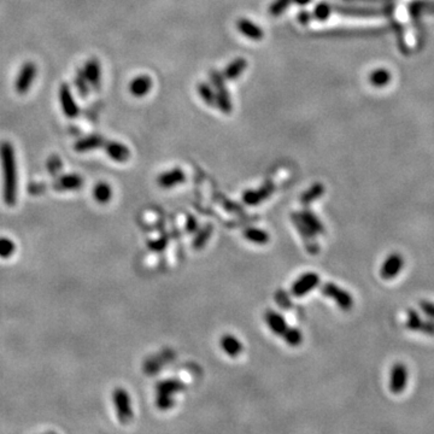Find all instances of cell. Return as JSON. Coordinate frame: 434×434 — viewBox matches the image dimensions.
Returning a JSON list of instances; mask_svg holds the SVG:
<instances>
[{
    "label": "cell",
    "instance_id": "cell-1",
    "mask_svg": "<svg viewBox=\"0 0 434 434\" xmlns=\"http://www.w3.org/2000/svg\"><path fill=\"white\" fill-rule=\"evenodd\" d=\"M0 162L2 170V198L8 206H14L17 200V166L12 144L0 142Z\"/></svg>",
    "mask_w": 434,
    "mask_h": 434
},
{
    "label": "cell",
    "instance_id": "cell-2",
    "mask_svg": "<svg viewBox=\"0 0 434 434\" xmlns=\"http://www.w3.org/2000/svg\"><path fill=\"white\" fill-rule=\"evenodd\" d=\"M210 80L214 88H215L217 106L220 108L222 112L230 114L233 111V102H232L230 93L226 88L224 75L217 70H210Z\"/></svg>",
    "mask_w": 434,
    "mask_h": 434
},
{
    "label": "cell",
    "instance_id": "cell-3",
    "mask_svg": "<svg viewBox=\"0 0 434 434\" xmlns=\"http://www.w3.org/2000/svg\"><path fill=\"white\" fill-rule=\"evenodd\" d=\"M112 400L115 404L117 418L123 424H127L133 418V410H132V402L129 394L124 388H116L112 394Z\"/></svg>",
    "mask_w": 434,
    "mask_h": 434
},
{
    "label": "cell",
    "instance_id": "cell-4",
    "mask_svg": "<svg viewBox=\"0 0 434 434\" xmlns=\"http://www.w3.org/2000/svg\"><path fill=\"white\" fill-rule=\"evenodd\" d=\"M321 292L326 297L333 298V300L340 306V309L344 312H350L354 306V298L348 291L342 290V287L336 286L333 282H327L321 287Z\"/></svg>",
    "mask_w": 434,
    "mask_h": 434
},
{
    "label": "cell",
    "instance_id": "cell-5",
    "mask_svg": "<svg viewBox=\"0 0 434 434\" xmlns=\"http://www.w3.org/2000/svg\"><path fill=\"white\" fill-rule=\"evenodd\" d=\"M38 68L33 62H26L17 75L16 82H14V90L18 94H26L30 90L32 84L36 76Z\"/></svg>",
    "mask_w": 434,
    "mask_h": 434
},
{
    "label": "cell",
    "instance_id": "cell-6",
    "mask_svg": "<svg viewBox=\"0 0 434 434\" xmlns=\"http://www.w3.org/2000/svg\"><path fill=\"white\" fill-rule=\"evenodd\" d=\"M320 284V276L316 272H310L302 275L300 278L293 284L292 294L296 297H303L306 293L312 292Z\"/></svg>",
    "mask_w": 434,
    "mask_h": 434
},
{
    "label": "cell",
    "instance_id": "cell-7",
    "mask_svg": "<svg viewBox=\"0 0 434 434\" xmlns=\"http://www.w3.org/2000/svg\"><path fill=\"white\" fill-rule=\"evenodd\" d=\"M60 100L62 108H63V112L66 114V117H69V118H76V117L78 116L80 108H78V105L76 104L74 96H72L69 84H62V86L60 87Z\"/></svg>",
    "mask_w": 434,
    "mask_h": 434
},
{
    "label": "cell",
    "instance_id": "cell-8",
    "mask_svg": "<svg viewBox=\"0 0 434 434\" xmlns=\"http://www.w3.org/2000/svg\"><path fill=\"white\" fill-rule=\"evenodd\" d=\"M275 186L272 182H266L263 184L262 187H260V188L257 190H245V193L242 194V200H244L245 204L251 205V206H254V205L260 204L262 202H264L266 199H268L270 196L272 194V192H274Z\"/></svg>",
    "mask_w": 434,
    "mask_h": 434
},
{
    "label": "cell",
    "instance_id": "cell-9",
    "mask_svg": "<svg viewBox=\"0 0 434 434\" xmlns=\"http://www.w3.org/2000/svg\"><path fill=\"white\" fill-rule=\"evenodd\" d=\"M403 264L404 260L400 254H390L385 260V262H384L382 266H381V278H385V280H391V278L397 276L400 272L402 268H403Z\"/></svg>",
    "mask_w": 434,
    "mask_h": 434
},
{
    "label": "cell",
    "instance_id": "cell-10",
    "mask_svg": "<svg viewBox=\"0 0 434 434\" xmlns=\"http://www.w3.org/2000/svg\"><path fill=\"white\" fill-rule=\"evenodd\" d=\"M408 382V369L403 363H396L391 372L390 390L394 394H400L404 391Z\"/></svg>",
    "mask_w": 434,
    "mask_h": 434
},
{
    "label": "cell",
    "instance_id": "cell-11",
    "mask_svg": "<svg viewBox=\"0 0 434 434\" xmlns=\"http://www.w3.org/2000/svg\"><path fill=\"white\" fill-rule=\"evenodd\" d=\"M84 186V178L78 174H66L58 176L52 184V188L58 192L80 190Z\"/></svg>",
    "mask_w": 434,
    "mask_h": 434
},
{
    "label": "cell",
    "instance_id": "cell-12",
    "mask_svg": "<svg viewBox=\"0 0 434 434\" xmlns=\"http://www.w3.org/2000/svg\"><path fill=\"white\" fill-rule=\"evenodd\" d=\"M105 152L111 160H116V162L124 163L130 158V151L126 145L122 142H115V140H105L104 146Z\"/></svg>",
    "mask_w": 434,
    "mask_h": 434
},
{
    "label": "cell",
    "instance_id": "cell-13",
    "mask_svg": "<svg viewBox=\"0 0 434 434\" xmlns=\"http://www.w3.org/2000/svg\"><path fill=\"white\" fill-rule=\"evenodd\" d=\"M84 72L90 86L94 90H99L102 84V68L96 58H90L84 63Z\"/></svg>",
    "mask_w": 434,
    "mask_h": 434
},
{
    "label": "cell",
    "instance_id": "cell-14",
    "mask_svg": "<svg viewBox=\"0 0 434 434\" xmlns=\"http://www.w3.org/2000/svg\"><path fill=\"white\" fill-rule=\"evenodd\" d=\"M184 180H186V174H184V170L180 168H174L168 170V172H162L157 178V184L160 188L166 190L182 184Z\"/></svg>",
    "mask_w": 434,
    "mask_h": 434
},
{
    "label": "cell",
    "instance_id": "cell-15",
    "mask_svg": "<svg viewBox=\"0 0 434 434\" xmlns=\"http://www.w3.org/2000/svg\"><path fill=\"white\" fill-rule=\"evenodd\" d=\"M236 28L242 35L254 41H260L264 36L263 29L248 18H240L236 22Z\"/></svg>",
    "mask_w": 434,
    "mask_h": 434
},
{
    "label": "cell",
    "instance_id": "cell-16",
    "mask_svg": "<svg viewBox=\"0 0 434 434\" xmlns=\"http://www.w3.org/2000/svg\"><path fill=\"white\" fill-rule=\"evenodd\" d=\"M406 327L412 330H418V332L426 334H434V322L422 321L420 315L414 310H409V312H408Z\"/></svg>",
    "mask_w": 434,
    "mask_h": 434
},
{
    "label": "cell",
    "instance_id": "cell-17",
    "mask_svg": "<svg viewBox=\"0 0 434 434\" xmlns=\"http://www.w3.org/2000/svg\"><path fill=\"white\" fill-rule=\"evenodd\" d=\"M152 88V80L148 75H139L129 84V92L136 98H142Z\"/></svg>",
    "mask_w": 434,
    "mask_h": 434
},
{
    "label": "cell",
    "instance_id": "cell-18",
    "mask_svg": "<svg viewBox=\"0 0 434 434\" xmlns=\"http://www.w3.org/2000/svg\"><path fill=\"white\" fill-rule=\"evenodd\" d=\"M104 142H105V139L100 136V134H92V136H84L82 138V139L78 140L75 144L74 148L75 151L80 152V154H84V152L92 151V150L102 148V146H104Z\"/></svg>",
    "mask_w": 434,
    "mask_h": 434
},
{
    "label": "cell",
    "instance_id": "cell-19",
    "mask_svg": "<svg viewBox=\"0 0 434 434\" xmlns=\"http://www.w3.org/2000/svg\"><path fill=\"white\" fill-rule=\"evenodd\" d=\"M220 346L222 350L224 351L228 356L238 357L242 352V344L236 336H232V334H224L220 339Z\"/></svg>",
    "mask_w": 434,
    "mask_h": 434
},
{
    "label": "cell",
    "instance_id": "cell-20",
    "mask_svg": "<svg viewBox=\"0 0 434 434\" xmlns=\"http://www.w3.org/2000/svg\"><path fill=\"white\" fill-rule=\"evenodd\" d=\"M264 318L266 324H268V327L270 328L272 332L276 334V336H282V334L286 332L287 328H288V326H287L284 316L280 315V314L276 312L268 310V312H266Z\"/></svg>",
    "mask_w": 434,
    "mask_h": 434
},
{
    "label": "cell",
    "instance_id": "cell-21",
    "mask_svg": "<svg viewBox=\"0 0 434 434\" xmlns=\"http://www.w3.org/2000/svg\"><path fill=\"white\" fill-rule=\"evenodd\" d=\"M246 68H248V62H246L245 58H236V60H234L232 63L228 64L227 68L224 69V78L226 80L230 81L236 80V78L245 72Z\"/></svg>",
    "mask_w": 434,
    "mask_h": 434
},
{
    "label": "cell",
    "instance_id": "cell-22",
    "mask_svg": "<svg viewBox=\"0 0 434 434\" xmlns=\"http://www.w3.org/2000/svg\"><path fill=\"white\" fill-rule=\"evenodd\" d=\"M299 217L304 221L308 227L312 230L315 234H324V227L321 224V221L318 218V216L315 214H312L310 210H303L302 212L298 214Z\"/></svg>",
    "mask_w": 434,
    "mask_h": 434
},
{
    "label": "cell",
    "instance_id": "cell-23",
    "mask_svg": "<svg viewBox=\"0 0 434 434\" xmlns=\"http://www.w3.org/2000/svg\"><path fill=\"white\" fill-rule=\"evenodd\" d=\"M156 390H157V394L172 396L176 394V392H180L182 391V390H184V385L178 380H163L157 384Z\"/></svg>",
    "mask_w": 434,
    "mask_h": 434
},
{
    "label": "cell",
    "instance_id": "cell-24",
    "mask_svg": "<svg viewBox=\"0 0 434 434\" xmlns=\"http://www.w3.org/2000/svg\"><path fill=\"white\" fill-rule=\"evenodd\" d=\"M244 236L248 242L257 245H266L269 242V234L266 230H260V228H248V230H244Z\"/></svg>",
    "mask_w": 434,
    "mask_h": 434
},
{
    "label": "cell",
    "instance_id": "cell-25",
    "mask_svg": "<svg viewBox=\"0 0 434 434\" xmlns=\"http://www.w3.org/2000/svg\"><path fill=\"white\" fill-rule=\"evenodd\" d=\"M93 197L98 203L106 204L112 197V190L106 182H98L93 188Z\"/></svg>",
    "mask_w": 434,
    "mask_h": 434
},
{
    "label": "cell",
    "instance_id": "cell-26",
    "mask_svg": "<svg viewBox=\"0 0 434 434\" xmlns=\"http://www.w3.org/2000/svg\"><path fill=\"white\" fill-rule=\"evenodd\" d=\"M197 90H198L199 96H200V98L203 99V100L206 102V104L209 105L210 108L217 106L215 90H214L209 84H206V82H199Z\"/></svg>",
    "mask_w": 434,
    "mask_h": 434
},
{
    "label": "cell",
    "instance_id": "cell-27",
    "mask_svg": "<svg viewBox=\"0 0 434 434\" xmlns=\"http://www.w3.org/2000/svg\"><path fill=\"white\" fill-rule=\"evenodd\" d=\"M324 193V187L322 184H312V187H310L309 190H306V192L302 194L300 197V202L303 204H309L312 203V202L316 200V199H318L320 197H322V194Z\"/></svg>",
    "mask_w": 434,
    "mask_h": 434
},
{
    "label": "cell",
    "instance_id": "cell-28",
    "mask_svg": "<svg viewBox=\"0 0 434 434\" xmlns=\"http://www.w3.org/2000/svg\"><path fill=\"white\" fill-rule=\"evenodd\" d=\"M75 86L78 88V93L82 98H87L90 94V84L87 81L86 76H84V69H78L76 70V76H75Z\"/></svg>",
    "mask_w": 434,
    "mask_h": 434
},
{
    "label": "cell",
    "instance_id": "cell-29",
    "mask_svg": "<svg viewBox=\"0 0 434 434\" xmlns=\"http://www.w3.org/2000/svg\"><path fill=\"white\" fill-rule=\"evenodd\" d=\"M390 80H391V74H390L388 70H385V69L374 70V72L370 74V78H369L370 84L375 87L385 86V84H388Z\"/></svg>",
    "mask_w": 434,
    "mask_h": 434
},
{
    "label": "cell",
    "instance_id": "cell-30",
    "mask_svg": "<svg viewBox=\"0 0 434 434\" xmlns=\"http://www.w3.org/2000/svg\"><path fill=\"white\" fill-rule=\"evenodd\" d=\"M333 12V8L330 6L327 2H320L318 5H316L314 8L312 17L316 20H328V17L330 16Z\"/></svg>",
    "mask_w": 434,
    "mask_h": 434
},
{
    "label": "cell",
    "instance_id": "cell-31",
    "mask_svg": "<svg viewBox=\"0 0 434 434\" xmlns=\"http://www.w3.org/2000/svg\"><path fill=\"white\" fill-rule=\"evenodd\" d=\"M284 339L288 345L291 346H298L302 344L303 342V334L297 328H287L286 332L282 334Z\"/></svg>",
    "mask_w": 434,
    "mask_h": 434
},
{
    "label": "cell",
    "instance_id": "cell-32",
    "mask_svg": "<svg viewBox=\"0 0 434 434\" xmlns=\"http://www.w3.org/2000/svg\"><path fill=\"white\" fill-rule=\"evenodd\" d=\"M16 245L11 239L5 236H0V257L8 258L14 254Z\"/></svg>",
    "mask_w": 434,
    "mask_h": 434
},
{
    "label": "cell",
    "instance_id": "cell-33",
    "mask_svg": "<svg viewBox=\"0 0 434 434\" xmlns=\"http://www.w3.org/2000/svg\"><path fill=\"white\" fill-rule=\"evenodd\" d=\"M292 4V0H274L272 2L270 6H269L268 12L272 16L278 17L280 14H282L287 10V8Z\"/></svg>",
    "mask_w": 434,
    "mask_h": 434
},
{
    "label": "cell",
    "instance_id": "cell-34",
    "mask_svg": "<svg viewBox=\"0 0 434 434\" xmlns=\"http://www.w3.org/2000/svg\"><path fill=\"white\" fill-rule=\"evenodd\" d=\"M211 232H212V227H211V226H206L204 230L199 232L197 236H196L194 240H193V248L199 250V248L205 246L206 242L209 240V238L211 236Z\"/></svg>",
    "mask_w": 434,
    "mask_h": 434
},
{
    "label": "cell",
    "instance_id": "cell-35",
    "mask_svg": "<svg viewBox=\"0 0 434 434\" xmlns=\"http://www.w3.org/2000/svg\"><path fill=\"white\" fill-rule=\"evenodd\" d=\"M46 168H48V172L52 176H57L60 172L62 168H63V164H62L60 158L57 154H52L51 157L48 160V164H46Z\"/></svg>",
    "mask_w": 434,
    "mask_h": 434
},
{
    "label": "cell",
    "instance_id": "cell-36",
    "mask_svg": "<svg viewBox=\"0 0 434 434\" xmlns=\"http://www.w3.org/2000/svg\"><path fill=\"white\" fill-rule=\"evenodd\" d=\"M174 398L172 394H157V400L156 404L158 409L160 410H168L170 408L174 406Z\"/></svg>",
    "mask_w": 434,
    "mask_h": 434
},
{
    "label": "cell",
    "instance_id": "cell-37",
    "mask_svg": "<svg viewBox=\"0 0 434 434\" xmlns=\"http://www.w3.org/2000/svg\"><path fill=\"white\" fill-rule=\"evenodd\" d=\"M46 186L42 182H32L28 186V192L33 196H39L45 192Z\"/></svg>",
    "mask_w": 434,
    "mask_h": 434
},
{
    "label": "cell",
    "instance_id": "cell-38",
    "mask_svg": "<svg viewBox=\"0 0 434 434\" xmlns=\"http://www.w3.org/2000/svg\"><path fill=\"white\" fill-rule=\"evenodd\" d=\"M166 242H166V238H160V239H158V240L150 242L148 248L154 251H160V250H163L164 248H166Z\"/></svg>",
    "mask_w": 434,
    "mask_h": 434
},
{
    "label": "cell",
    "instance_id": "cell-39",
    "mask_svg": "<svg viewBox=\"0 0 434 434\" xmlns=\"http://www.w3.org/2000/svg\"><path fill=\"white\" fill-rule=\"evenodd\" d=\"M420 308L422 309V312L426 314L427 316H430V318H434V303H430V302H427V300H422L420 302Z\"/></svg>",
    "mask_w": 434,
    "mask_h": 434
},
{
    "label": "cell",
    "instance_id": "cell-40",
    "mask_svg": "<svg viewBox=\"0 0 434 434\" xmlns=\"http://www.w3.org/2000/svg\"><path fill=\"white\" fill-rule=\"evenodd\" d=\"M312 17L309 11H302V12H299L298 14L299 23H302V24H308V23L312 22Z\"/></svg>",
    "mask_w": 434,
    "mask_h": 434
},
{
    "label": "cell",
    "instance_id": "cell-41",
    "mask_svg": "<svg viewBox=\"0 0 434 434\" xmlns=\"http://www.w3.org/2000/svg\"><path fill=\"white\" fill-rule=\"evenodd\" d=\"M187 230H188V233H194L196 230H197L198 228V222L197 220L194 218V217L190 216L188 220H187V224H186Z\"/></svg>",
    "mask_w": 434,
    "mask_h": 434
},
{
    "label": "cell",
    "instance_id": "cell-42",
    "mask_svg": "<svg viewBox=\"0 0 434 434\" xmlns=\"http://www.w3.org/2000/svg\"><path fill=\"white\" fill-rule=\"evenodd\" d=\"M292 2L300 5V6H304V5H308L309 2H312V0H292Z\"/></svg>",
    "mask_w": 434,
    "mask_h": 434
}]
</instances>
